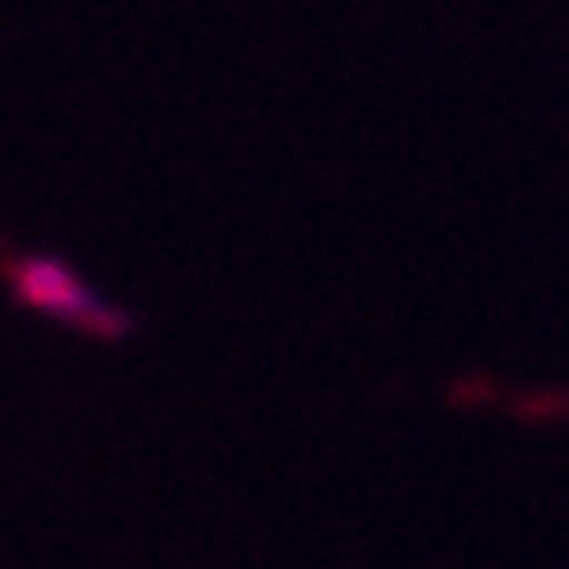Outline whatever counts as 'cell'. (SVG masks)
I'll return each mask as SVG.
<instances>
[{
	"mask_svg": "<svg viewBox=\"0 0 569 569\" xmlns=\"http://www.w3.org/2000/svg\"><path fill=\"white\" fill-rule=\"evenodd\" d=\"M0 290L11 308L93 346H121L142 318L100 293L70 259L42 249H21L0 231Z\"/></svg>",
	"mask_w": 569,
	"mask_h": 569,
	"instance_id": "cell-1",
	"label": "cell"
}]
</instances>
